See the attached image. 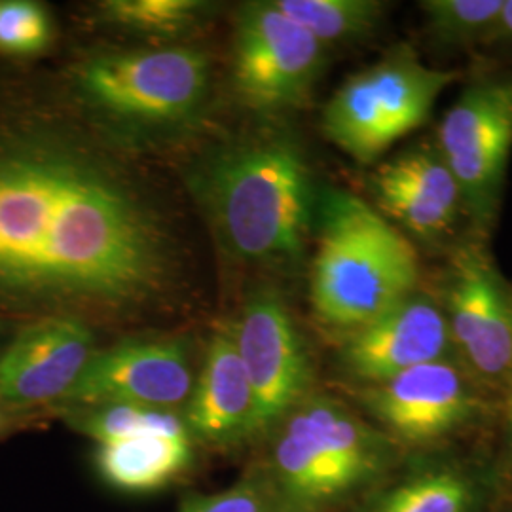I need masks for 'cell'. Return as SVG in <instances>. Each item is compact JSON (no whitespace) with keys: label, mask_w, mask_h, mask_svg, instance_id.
Segmentation results:
<instances>
[{"label":"cell","mask_w":512,"mask_h":512,"mask_svg":"<svg viewBox=\"0 0 512 512\" xmlns=\"http://www.w3.org/2000/svg\"><path fill=\"white\" fill-rule=\"evenodd\" d=\"M275 4L323 46L363 37L384 14V4L374 0H277Z\"/></svg>","instance_id":"cell-19"},{"label":"cell","mask_w":512,"mask_h":512,"mask_svg":"<svg viewBox=\"0 0 512 512\" xmlns=\"http://www.w3.org/2000/svg\"><path fill=\"white\" fill-rule=\"evenodd\" d=\"M323 48L275 2L247 6L239 19L234 54L238 92L255 109L300 105L321 71Z\"/></svg>","instance_id":"cell-8"},{"label":"cell","mask_w":512,"mask_h":512,"mask_svg":"<svg viewBox=\"0 0 512 512\" xmlns=\"http://www.w3.org/2000/svg\"><path fill=\"white\" fill-rule=\"evenodd\" d=\"M209 84L202 54L188 48L99 55L80 86L99 109L137 122H175L198 109Z\"/></svg>","instance_id":"cell-6"},{"label":"cell","mask_w":512,"mask_h":512,"mask_svg":"<svg viewBox=\"0 0 512 512\" xmlns=\"http://www.w3.org/2000/svg\"><path fill=\"white\" fill-rule=\"evenodd\" d=\"M482 478L452 461H423L366 501L363 512H484Z\"/></svg>","instance_id":"cell-17"},{"label":"cell","mask_w":512,"mask_h":512,"mask_svg":"<svg viewBox=\"0 0 512 512\" xmlns=\"http://www.w3.org/2000/svg\"><path fill=\"white\" fill-rule=\"evenodd\" d=\"M374 196L385 219L397 220L418 238L446 234L463 211L456 177L437 147L408 148L380 165Z\"/></svg>","instance_id":"cell-15"},{"label":"cell","mask_w":512,"mask_h":512,"mask_svg":"<svg viewBox=\"0 0 512 512\" xmlns=\"http://www.w3.org/2000/svg\"><path fill=\"white\" fill-rule=\"evenodd\" d=\"M448 329L478 374L501 380L512 372V298L482 251L461 249L450 270Z\"/></svg>","instance_id":"cell-11"},{"label":"cell","mask_w":512,"mask_h":512,"mask_svg":"<svg viewBox=\"0 0 512 512\" xmlns=\"http://www.w3.org/2000/svg\"><path fill=\"white\" fill-rule=\"evenodd\" d=\"M202 8L194 0H112L103 6L112 23L145 33L181 31L198 18Z\"/></svg>","instance_id":"cell-22"},{"label":"cell","mask_w":512,"mask_h":512,"mask_svg":"<svg viewBox=\"0 0 512 512\" xmlns=\"http://www.w3.org/2000/svg\"><path fill=\"white\" fill-rule=\"evenodd\" d=\"M192 439L145 435L97 444L95 465L101 478L128 494L162 490L192 465Z\"/></svg>","instance_id":"cell-18"},{"label":"cell","mask_w":512,"mask_h":512,"mask_svg":"<svg viewBox=\"0 0 512 512\" xmlns=\"http://www.w3.org/2000/svg\"><path fill=\"white\" fill-rule=\"evenodd\" d=\"M437 150L450 167L463 209L480 228L495 217L512 150V80H484L442 118Z\"/></svg>","instance_id":"cell-7"},{"label":"cell","mask_w":512,"mask_h":512,"mask_svg":"<svg viewBox=\"0 0 512 512\" xmlns=\"http://www.w3.org/2000/svg\"><path fill=\"white\" fill-rule=\"evenodd\" d=\"M450 340L444 311L414 293L363 329L353 330L342 361L357 380L384 384L410 368L442 361Z\"/></svg>","instance_id":"cell-14"},{"label":"cell","mask_w":512,"mask_h":512,"mask_svg":"<svg viewBox=\"0 0 512 512\" xmlns=\"http://www.w3.org/2000/svg\"><path fill=\"white\" fill-rule=\"evenodd\" d=\"M179 512H279L268 478L243 476L239 482L217 494L184 497Z\"/></svg>","instance_id":"cell-23"},{"label":"cell","mask_w":512,"mask_h":512,"mask_svg":"<svg viewBox=\"0 0 512 512\" xmlns=\"http://www.w3.org/2000/svg\"><path fill=\"white\" fill-rule=\"evenodd\" d=\"M387 463V442L374 429L342 404L313 397L285 418L268 484L279 512L327 511L376 480Z\"/></svg>","instance_id":"cell-4"},{"label":"cell","mask_w":512,"mask_h":512,"mask_svg":"<svg viewBox=\"0 0 512 512\" xmlns=\"http://www.w3.org/2000/svg\"><path fill=\"white\" fill-rule=\"evenodd\" d=\"M232 336L255 397V437L266 435L306 401L308 353L291 313L274 294L253 298Z\"/></svg>","instance_id":"cell-9"},{"label":"cell","mask_w":512,"mask_h":512,"mask_svg":"<svg viewBox=\"0 0 512 512\" xmlns=\"http://www.w3.org/2000/svg\"><path fill=\"white\" fill-rule=\"evenodd\" d=\"M4 423H6V418H4V414L0 412V433L4 431Z\"/></svg>","instance_id":"cell-27"},{"label":"cell","mask_w":512,"mask_h":512,"mask_svg":"<svg viewBox=\"0 0 512 512\" xmlns=\"http://www.w3.org/2000/svg\"><path fill=\"white\" fill-rule=\"evenodd\" d=\"M74 420H76V427L97 444L135 439L145 435H164V437L188 435L184 421L179 416H175L171 410H156V408H141V406H124V404L93 406L86 412H80Z\"/></svg>","instance_id":"cell-20"},{"label":"cell","mask_w":512,"mask_h":512,"mask_svg":"<svg viewBox=\"0 0 512 512\" xmlns=\"http://www.w3.org/2000/svg\"><path fill=\"white\" fill-rule=\"evenodd\" d=\"M507 421H509V427H511L512 435V393L509 395V401H507Z\"/></svg>","instance_id":"cell-26"},{"label":"cell","mask_w":512,"mask_h":512,"mask_svg":"<svg viewBox=\"0 0 512 512\" xmlns=\"http://www.w3.org/2000/svg\"><path fill=\"white\" fill-rule=\"evenodd\" d=\"M50 40V21L35 2L0 4V50L10 54H33Z\"/></svg>","instance_id":"cell-24"},{"label":"cell","mask_w":512,"mask_h":512,"mask_svg":"<svg viewBox=\"0 0 512 512\" xmlns=\"http://www.w3.org/2000/svg\"><path fill=\"white\" fill-rule=\"evenodd\" d=\"M160 272L154 224L101 167L59 150L0 154V291L116 302Z\"/></svg>","instance_id":"cell-1"},{"label":"cell","mask_w":512,"mask_h":512,"mask_svg":"<svg viewBox=\"0 0 512 512\" xmlns=\"http://www.w3.org/2000/svg\"><path fill=\"white\" fill-rule=\"evenodd\" d=\"M488 44H512V0H503V8L484 38Z\"/></svg>","instance_id":"cell-25"},{"label":"cell","mask_w":512,"mask_h":512,"mask_svg":"<svg viewBox=\"0 0 512 512\" xmlns=\"http://www.w3.org/2000/svg\"><path fill=\"white\" fill-rule=\"evenodd\" d=\"M194 380L183 342H126L93 353L92 361L63 403L171 410L188 401Z\"/></svg>","instance_id":"cell-10"},{"label":"cell","mask_w":512,"mask_h":512,"mask_svg":"<svg viewBox=\"0 0 512 512\" xmlns=\"http://www.w3.org/2000/svg\"><path fill=\"white\" fill-rule=\"evenodd\" d=\"M92 330L73 317H48L18 332L0 353V403L65 401L93 357Z\"/></svg>","instance_id":"cell-12"},{"label":"cell","mask_w":512,"mask_h":512,"mask_svg":"<svg viewBox=\"0 0 512 512\" xmlns=\"http://www.w3.org/2000/svg\"><path fill=\"white\" fill-rule=\"evenodd\" d=\"M222 241L249 260H289L304 249L313 213L310 169L283 139L222 152L200 183Z\"/></svg>","instance_id":"cell-3"},{"label":"cell","mask_w":512,"mask_h":512,"mask_svg":"<svg viewBox=\"0 0 512 512\" xmlns=\"http://www.w3.org/2000/svg\"><path fill=\"white\" fill-rule=\"evenodd\" d=\"M431 37L444 44L484 42L503 0H425L421 2Z\"/></svg>","instance_id":"cell-21"},{"label":"cell","mask_w":512,"mask_h":512,"mask_svg":"<svg viewBox=\"0 0 512 512\" xmlns=\"http://www.w3.org/2000/svg\"><path fill=\"white\" fill-rule=\"evenodd\" d=\"M363 401L389 433L410 444L442 439L467 423L476 408L471 385L444 359L370 385Z\"/></svg>","instance_id":"cell-13"},{"label":"cell","mask_w":512,"mask_h":512,"mask_svg":"<svg viewBox=\"0 0 512 512\" xmlns=\"http://www.w3.org/2000/svg\"><path fill=\"white\" fill-rule=\"evenodd\" d=\"M317 205L311 302L325 323L363 329L418 293L420 258L397 226L344 190H327Z\"/></svg>","instance_id":"cell-2"},{"label":"cell","mask_w":512,"mask_h":512,"mask_svg":"<svg viewBox=\"0 0 512 512\" xmlns=\"http://www.w3.org/2000/svg\"><path fill=\"white\" fill-rule=\"evenodd\" d=\"M458 78L425 65L406 46L351 76L325 107L323 129L355 162L370 164L421 128Z\"/></svg>","instance_id":"cell-5"},{"label":"cell","mask_w":512,"mask_h":512,"mask_svg":"<svg viewBox=\"0 0 512 512\" xmlns=\"http://www.w3.org/2000/svg\"><path fill=\"white\" fill-rule=\"evenodd\" d=\"M183 421L190 439L211 446L255 437V397L230 332H219L207 349Z\"/></svg>","instance_id":"cell-16"}]
</instances>
